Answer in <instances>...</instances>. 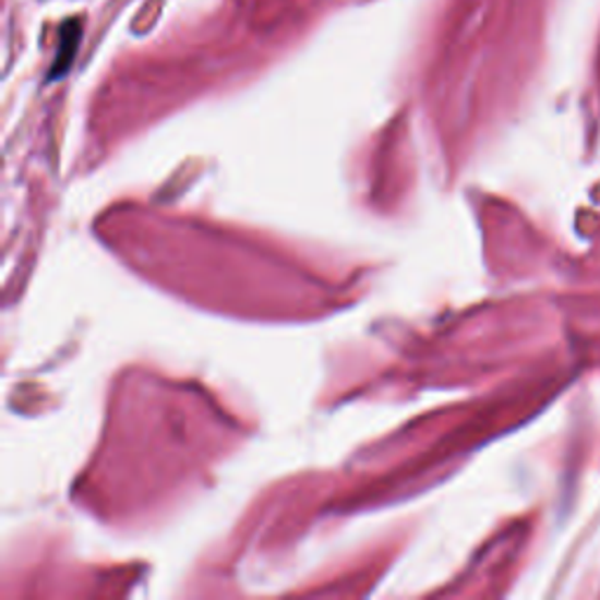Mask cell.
I'll use <instances>...</instances> for the list:
<instances>
[{
    "mask_svg": "<svg viewBox=\"0 0 600 600\" xmlns=\"http://www.w3.org/2000/svg\"><path fill=\"white\" fill-rule=\"evenodd\" d=\"M83 38V22L81 20H67L59 28V50L57 59L50 71V81H59L64 77L67 71L71 69L73 59L77 55V45H81Z\"/></svg>",
    "mask_w": 600,
    "mask_h": 600,
    "instance_id": "6da1fadb",
    "label": "cell"
}]
</instances>
